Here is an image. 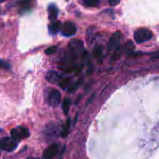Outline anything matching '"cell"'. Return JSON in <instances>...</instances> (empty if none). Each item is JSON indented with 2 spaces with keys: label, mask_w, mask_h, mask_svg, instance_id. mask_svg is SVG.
Listing matches in <instances>:
<instances>
[{
  "label": "cell",
  "mask_w": 159,
  "mask_h": 159,
  "mask_svg": "<svg viewBox=\"0 0 159 159\" xmlns=\"http://www.w3.org/2000/svg\"><path fill=\"white\" fill-rule=\"evenodd\" d=\"M0 68L4 69V70H9L10 69V65L7 62H6V61L0 59Z\"/></svg>",
  "instance_id": "cell-20"
},
{
  "label": "cell",
  "mask_w": 159,
  "mask_h": 159,
  "mask_svg": "<svg viewBox=\"0 0 159 159\" xmlns=\"http://www.w3.org/2000/svg\"><path fill=\"white\" fill-rule=\"evenodd\" d=\"M31 0H22L20 2V6H21V9L24 11L25 9H29L30 6Z\"/></svg>",
  "instance_id": "cell-18"
},
{
  "label": "cell",
  "mask_w": 159,
  "mask_h": 159,
  "mask_svg": "<svg viewBox=\"0 0 159 159\" xmlns=\"http://www.w3.org/2000/svg\"><path fill=\"white\" fill-rule=\"evenodd\" d=\"M93 54L96 59H100L102 56V47L99 45H96L94 48V51H93Z\"/></svg>",
  "instance_id": "cell-14"
},
{
  "label": "cell",
  "mask_w": 159,
  "mask_h": 159,
  "mask_svg": "<svg viewBox=\"0 0 159 159\" xmlns=\"http://www.w3.org/2000/svg\"><path fill=\"white\" fill-rule=\"evenodd\" d=\"M59 145L57 143H53L50 145L44 151H43V157L45 159H51L57 154L59 151Z\"/></svg>",
  "instance_id": "cell-8"
},
{
  "label": "cell",
  "mask_w": 159,
  "mask_h": 159,
  "mask_svg": "<svg viewBox=\"0 0 159 159\" xmlns=\"http://www.w3.org/2000/svg\"><path fill=\"white\" fill-rule=\"evenodd\" d=\"M84 45L82 41L78 40V39H74L71 40L69 42L68 45V48H69L71 54L75 55V54H80L82 51H83Z\"/></svg>",
  "instance_id": "cell-5"
},
{
  "label": "cell",
  "mask_w": 159,
  "mask_h": 159,
  "mask_svg": "<svg viewBox=\"0 0 159 159\" xmlns=\"http://www.w3.org/2000/svg\"><path fill=\"white\" fill-rule=\"evenodd\" d=\"M83 2L85 6L89 7H96L100 2V0H83Z\"/></svg>",
  "instance_id": "cell-17"
},
{
  "label": "cell",
  "mask_w": 159,
  "mask_h": 159,
  "mask_svg": "<svg viewBox=\"0 0 159 159\" xmlns=\"http://www.w3.org/2000/svg\"><path fill=\"white\" fill-rule=\"evenodd\" d=\"M56 48H56L55 46L49 47V48H48L46 50H45V53H46L47 55L52 54V53H54V51H56Z\"/></svg>",
  "instance_id": "cell-21"
},
{
  "label": "cell",
  "mask_w": 159,
  "mask_h": 159,
  "mask_svg": "<svg viewBox=\"0 0 159 159\" xmlns=\"http://www.w3.org/2000/svg\"><path fill=\"white\" fill-rule=\"evenodd\" d=\"M134 37L137 43H144L148 41H150L153 37V33L147 28H139L134 32Z\"/></svg>",
  "instance_id": "cell-2"
},
{
  "label": "cell",
  "mask_w": 159,
  "mask_h": 159,
  "mask_svg": "<svg viewBox=\"0 0 159 159\" xmlns=\"http://www.w3.org/2000/svg\"><path fill=\"white\" fill-rule=\"evenodd\" d=\"M121 39V33L116 32L114 34H113L110 37V41L108 43V50L109 51H116L119 48L120 42Z\"/></svg>",
  "instance_id": "cell-6"
},
{
  "label": "cell",
  "mask_w": 159,
  "mask_h": 159,
  "mask_svg": "<svg viewBox=\"0 0 159 159\" xmlns=\"http://www.w3.org/2000/svg\"><path fill=\"white\" fill-rule=\"evenodd\" d=\"M61 31L65 37H71L76 33V26L71 22H65L63 25H61Z\"/></svg>",
  "instance_id": "cell-7"
},
{
  "label": "cell",
  "mask_w": 159,
  "mask_h": 159,
  "mask_svg": "<svg viewBox=\"0 0 159 159\" xmlns=\"http://www.w3.org/2000/svg\"><path fill=\"white\" fill-rule=\"evenodd\" d=\"M45 101L51 107H57L60 104L61 100V94L59 90L54 88H48L44 91Z\"/></svg>",
  "instance_id": "cell-1"
},
{
  "label": "cell",
  "mask_w": 159,
  "mask_h": 159,
  "mask_svg": "<svg viewBox=\"0 0 159 159\" xmlns=\"http://www.w3.org/2000/svg\"><path fill=\"white\" fill-rule=\"evenodd\" d=\"M17 145V141L13 140L12 137H3L0 139V149L2 151L10 152L16 148Z\"/></svg>",
  "instance_id": "cell-4"
},
{
  "label": "cell",
  "mask_w": 159,
  "mask_h": 159,
  "mask_svg": "<svg viewBox=\"0 0 159 159\" xmlns=\"http://www.w3.org/2000/svg\"><path fill=\"white\" fill-rule=\"evenodd\" d=\"M58 131V127H57V125L55 123H52V124H50L48 126V128L46 129V132L48 135H55L56 133Z\"/></svg>",
  "instance_id": "cell-13"
},
{
  "label": "cell",
  "mask_w": 159,
  "mask_h": 159,
  "mask_svg": "<svg viewBox=\"0 0 159 159\" xmlns=\"http://www.w3.org/2000/svg\"><path fill=\"white\" fill-rule=\"evenodd\" d=\"M26 159H36V158H34V157H27V158H26Z\"/></svg>",
  "instance_id": "cell-24"
},
{
  "label": "cell",
  "mask_w": 159,
  "mask_h": 159,
  "mask_svg": "<svg viewBox=\"0 0 159 159\" xmlns=\"http://www.w3.org/2000/svg\"><path fill=\"white\" fill-rule=\"evenodd\" d=\"M134 46L133 43L131 41H128V43H127L125 45V47H124V51H127V52H130L132 50L134 49Z\"/></svg>",
  "instance_id": "cell-19"
},
{
  "label": "cell",
  "mask_w": 159,
  "mask_h": 159,
  "mask_svg": "<svg viewBox=\"0 0 159 159\" xmlns=\"http://www.w3.org/2000/svg\"><path fill=\"white\" fill-rule=\"evenodd\" d=\"M70 82H71V79H70V78L62 77V79L61 80V81L59 82L58 85L59 87H61V88L66 89L67 87H69Z\"/></svg>",
  "instance_id": "cell-15"
},
{
  "label": "cell",
  "mask_w": 159,
  "mask_h": 159,
  "mask_svg": "<svg viewBox=\"0 0 159 159\" xmlns=\"http://www.w3.org/2000/svg\"><path fill=\"white\" fill-rule=\"evenodd\" d=\"M62 77L63 76H61V73H57V72L54 71V70L48 71L46 74L47 81H48V82L53 84H58L61 80L62 79Z\"/></svg>",
  "instance_id": "cell-9"
},
{
  "label": "cell",
  "mask_w": 159,
  "mask_h": 159,
  "mask_svg": "<svg viewBox=\"0 0 159 159\" xmlns=\"http://www.w3.org/2000/svg\"><path fill=\"white\" fill-rule=\"evenodd\" d=\"M4 1H5V0H0V2H3Z\"/></svg>",
  "instance_id": "cell-25"
},
{
  "label": "cell",
  "mask_w": 159,
  "mask_h": 159,
  "mask_svg": "<svg viewBox=\"0 0 159 159\" xmlns=\"http://www.w3.org/2000/svg\"><path fill=\"white\" fill-rule=\"evenodd\" d=\"M10 134H11V137L17 142L20 141V140H23V139L27 138V137L30 136L28 129H26L25 126H17V127L15 128V129H12Z\"/></svg>",
  "instance_id": "cell-3"
},
{
  "label": "cell",
  "mask_w": 159,
  "mask_h": 159,
  "mask_svg": "<svg viewBox=\"0 0 159 159\" xmlns=\"http://www.w3.org/2000/svg\"><path fill=\"white\" fill-rule=\"evenodd\" d=\"M48 14H49V19L51 21H54L58 16V9L57 6L54 4H51L48 6Z\"/></svg>",
  "instance_id": "cell-10"
},
{
  "label": "cell",
  "mask_w": 159,
  "mask_h": 159,
  "mask_svg": "<svg viewBox=\"0 0 159 159\" xmlns=\"http://www.w3.org/2000/svg\"><path fill=\"white\" fill-rule=\"evenodd\" d=\"M61 28V23L59 21H53L51 24L48 26V29H49V31L51 34H55L58 32L59 31Z\"/></svg>",
  "instance_id": "cell-11"
},
{
  "label": "cell",
  "mask_w": 159,
  "mask_h": 159,
  "mask_svg": "<svg viewBox=\"0 0 159 159\" xmlns=\"http://www.w3.org/2000/svg\"><path fill=\"white\" fill-rule=\"evenodd\" d=\"M152 60H156V59H159V50L156 51L152 54V57H151Z\"/></svg>",
  "instance_id": "cell-22"
},
{
  "label": "cell",
  "mask_w": 159,
  "mask_h": 159,
  "mask_svg": "<svg viewBox=\"0 0 159 159\" xmlns=\"http://www.w3.org/2000/svg\"><path fill=\"white\" fill-rule=\"evenodd\" d=\"M71 104V101L69 98H65L64 100V102H63V111H64V113L65 115L68 113V111H69V108Z\"/></svg>",
  "instance_id": "cell-16"
},
{
  "label": "cell",
  "mask_w": 159,
  "mask_h": 159,
  "mask_svg": "<svg viewBox=\"0 0 159 159\" xmlns=\"http://www.w3.org/2000/svg\"><path fill=\"white\" fill-rule=\"evenodd\" d=\"M70 126H71V118H68L66 122V124L64 126L63 129L61 131V136L63 138H66L68 136L70 132Z\"/></svg>",
  "instance_id": "cell-12"
},
{
  "label": "cell",
  "mask_w": 159,
  "mask_h": 159,
  "mask_svg": "<svg viewBox=\"0 0 159 159\" xmlns=\"http://www.w3.org/2000/svg\"><path fill=\"white\" fill-rule=\"evenodd\" d=\"M109 3H110V6H116V5H118L120 3V0H108Z\"/></svg>",
  "instance_id": "cell-23"
}]
</instances>
